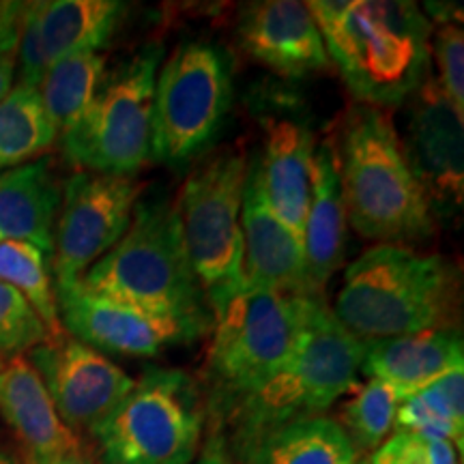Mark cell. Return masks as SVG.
Returning <instances> with one entry per match:
<instances>
[{"label":"cell","mask_w":464,"mask_h":464,"mask_svg":"<svg viewBox=\"0 0 464 464\" xmlns=\"http://www.w3.org/2000/svg\"><path fill=\"white\" fill-rule=\"evenodd\" d=\"M15 52H9V54L0 56V102L9 95L11 89H14L15 80Z\"/></svg>","instance_id":"cell-35"},{"label":"cell","mask_w":464,"mask_h":464,"mask_svg":"<svg viewBox=\"0 0 464 464\" xmlns=\"http://www.w3.org/2000/svg\"><path fill=\"white\" fill-rule=\"evenodd\" d=\"M307 299L243 282L239 293L213 312L205 404L218 426L286 362L304 329Z\"/></svg>","instance_id":"cell-5"},{"label":"cell","mask_w":464,"mask_h":464,"mask_svg":"<svg viewBox=\"0 0 464 464\" xmlns=\"http://www.w3.org/2000/svg\"><path fill=\"white\" fill-rule=\"evenodd\" d=\"M52 334L15 288L0 282V355H24Z\"/></svg>","instance_id":"cell-30"},{"label":"cell","mask_w":464,"mask_h":464,"mask_svg":"<svg viewBox=\"0 0 464 464\" xmlns=\"http://www.w3.org/2000/svg\"><path fill=\"white\" fill-rule=\"evenodd\" d=\"M80 284L161 314H211L185 254L177 202L164 196L138 200L130 228Z\"/></svg>","instance_id":"cell-6"},{"label":"cell","mask_w":464,"mask_h":464,"mask_svg":"<svg viewBox=\"0 0 464 464\" xmlns=\"http://www.w3.org/2000/svg\"><path fill=\"white\" fill-rule=\"evenodd\" d=\"M58 417L75 437H91L131 392L130 374L103 353L63 332L26 353Z\"/></svg>","instance_id":"cell-13"},{"label":"cell","mask_w":464,"mask_h":464,"mask_svg":"<svg viewBox=\"0 0 464 464\" xmlns=\"http://www.w3.org/2000/svg\"><path fill=\"white\" fill-rule=\"evenodd\" d=\"M164 54V44L149 42L103 75L82 119L61 136L69 164L114 177H133L147 164L155 80Z\"/></svg>","instance_id":"cell-9"},{"label":"cell","mask_w":464,"mask_h":464,"mask_svg":"<svg viewBox=\"0 0 464 464\" xmlns=\"http://www.w3.org/2000/svg\"><path fill=\"white\" fill-rule=\"evenodd\" d=\"M460 288V269L445 256L376 243L346 269L334 314L362 342L450 329Z\"/></svg>","instance_id":"cell-2"},{"label":"cell","mask_w":464,"mask_h":464,"mask_svg":"<svg viewBox=\"0 0 464 464\" xmlns=\"http://www.w3.org/2000/svg\"><path fill=\"white\" fill-rule=\"evenodd\" d=\"M456 368H464L458 327L363 342L362 372L392 387L400 402Z\"/></svg>","instance_id":"cell-20"},{"label":"cell","mask_w":464,"mask_h":464,"mask_svg":"<svg viewBox=\"0 0 464 464\" xmlns=\"http://www.w3.org/2000/svg\"><path fill=\"white\" fill-rule=\"evenodd\" d=\"M230 456L237 464H357L359 456L342 430L338 420L329 415L282 423Z\"/></svg>","instance_id":"cell-23"},{"label":"cell","mask_w":464,"mask_h":464,"mask_svg":"<svg viewBox=\"0 0 464 464\" xmlns=\"http://www.w3.org/2000/svg\"><path fill=\"white\" fill-rule=\"evenodd\" d=\"M357 464H365V460H359V462H357Z\"/></svg>","instance_id":"cell-38"},{"label":"cell","mask_w":464,"mask_h":464,"mask_svg":"<svg viewBox=\"0 0 464 464\" xmlns=\"http://www.w3.org/2000/svg\"><path fill=\"white\" fill-rule=\"evenodd\" d=\"M207 423L205 392L174 368H147L91 434L97 464H191Z\"/></svg>","instance_id":"cell-7"},{"label":"cell","mask_w":464,"mask_h":464,"mask_svg":"<svg viewBox=\"0 0 464 464\" xmlns=\"http://www.w3.org/2000/svg\"><path fill=\"white\" fill-rule=\"evenodd\" d=\"M56 140L39 91L15 84L0 102V172L42 160Z\"/></svg>","instance_id":"cell-25"},{"label":"cell","mask_w":464,"mask_h":464,"mask_svg":"<svg viewBox=\"0 0 464 464\" xmlns=\"http://www.w3.org/2000/svg\"><path fill=\"white\" fill-rule=\"evenodd\" d=\"M63 332L100 353L123 357H160L172 346H188L211 334L213 316L150 312L91 293L82 284L56 286Z\"/></svg>","instance_id":"cell-12"},{"label":"cell","mask_w":464,"mask_h":464,"mask_svg":"<svg viewBox=\"0 0 464 464\" xmlns=\"http://www.w3.org/2000/svg\"><path fill=\"white\" fill-rule=\"evenodd\" d=\"M142 189L133 177L82 170L63 185L52 237L54 288L82 280L86 271L121 241Z\"/></svg>","instance_id":"cell-11"},{"label":"cell","mask_w":464,"mask_h":464,"mask_svg":"<svg viewBox=\"0 0 464 464\" xmlns=\"http://www.w3.org/2000/svg\"><path fill=\"white\" fill-rule=\"evenodd\" d=\"M0 368H3V359H0Z\"/></svg>","instance_id":"cell-39"},{"label":"cell","mask_w":464,"mask_h":464,"mask_svg":"<svg viewBox=\"0 0 464 464\" xmlns=\"http://www.w3.org/2000/svg\"><path fill=\"white\" fill-rule=\"evenodd\" d=\"M0 464H24V462H22L15 454H11V451H0Z\"/></svg>","instance_id":"cell-37"},{"label":"cell","mask_w":464,"mask_h":464,"mask_svg":"<svg viewBox=\"0 0 464 464\" xmlns=\"http://www.w3.org/2000/svg\"><path fill=\"white\" fill-rule=\"evenodd\" d=\"M363 342L342 327L324 299H307L297 344L271 379L252 392L222 426L228 451L282 423L327 415L335 402L359 387Z\"/></svg>","instance_id":"cell-3"},{"label":"cell","mask_w":464,"mask_h":464,"mask_svg":"<svg viewBox=\"0 0 464 464\" xmlns=\"http://www.w3.org/2000/svg\"><path fill=\"white\" fill-rule=\"evenodd\" d=\"M50 464H97V460H95V454H92L91 445H86L84 440H80L75 448L65 451V454H61Z\"/></svg>","instance_id":"cell-36"},{"label":"cell","mask_w":464,"mask_h":464,"mask_svg":"<svg viewBox=\"0 0 464 464\" xmlns=\"http://www.w3.org/2000/svg\"><path fill=\"white\" fill-rule=\"evenodd\" d=\"M241 48L254 61L288 80L332 67L323 34L305 3L260 0L241 9L237 22Z\"/></svg>","instance_id":"cell-15"},{"label":"cell","mask_w":464,"mask_h":464,"mask_svg":"<svg viewBox=\"0 0 464 464\" xmlns=\"http://www.w3.org/2000/svg\"><path fill=\"white\" fill-rule=\"evenodd\" d=\"M0 282L15 288L37 312L52 335L63 334L50 256L26 241L0 243Z\"/></svg>","instance_id":"cell-27"},{"label":"cell","mask_w":464,"mask_h":464,"mask_svg":"<svg viewBox=\"0 0 464 464\" xmlns=\"http://www.w3.org/2000/svg\"><path fill=\"white\" fill-rule=\"evenodd\" d=\"M247 164L241 150L211 155L189 172L177 202L185 254L211 316L246 282L241 205Z\"/></svg>","instance_id":"cell-8"},{"label":"cell","mask_w":464,"mask_h":464,"mask_svg":"<svg viewBox=\"0 0 464 464\" xmlns=\"http://www.w3.org/2000/svg\"><path fill=\"white\" fill-rule=\"evenodd\" d=\"M39 39L45 58L102 52L123 24L130 5L119 0H34Z\"/></svg>","instance_id":"cell-22"},{"label":"cell","mask_w":464,"mask_h":464,"mask_svg":"<svg viewBox=\"0 0 464 464\" xmlns=\"http://www.w3.org/2000/svg\"><path fill=\"white\" fill-rule=\"evenodd\" d=\"M305 7L323 34L329 61L362 106H398L430 78L432 24L420 5L314 0Z\"/></svg>","instance_id":"cell-1"},{"label":"cell","mask_w":464,"mask_h":464,"mask_svg":"<svg viewBox=\"0 0 464 464\" xmlns=\"http://www.w3.org/2000/svg\"><path fill=\"white\" fill-rule=\"evenodd\" d=\"M191 464H237V462L235 458L230 456L228 448H226L222 432L208 430L205 448L200 450V454L196 456V460Z\"/></svg>","instance_id":"cell-34"},{"label":"cell","mask_w":464,"mask_h":464,"mask_svg":"<svg viewBox=\"0 0 464 464\" xmlns=\"http://www.w3.org/2000/svg\"><path fill=\"white\" fill-rule=\"evenodd\" d=\"M263 155H254L265 198L274 213L304 241L310 205L312 160L316 138L304 121L290 116H266Z\"/></svg>","instance_id":"cell-18"},{"label":"cell","mask_w":464,"mask_h":464,"mask_svg":"<svg viewBox=\"0 0 464 464\" xmlns=\"http://www.w3.org/2000/svg\"><path fill=\"white\" fill-rule=\"evenodd\" d=\"M346 208L342 198L338 144L316 142L312 160L310 205L304 228L305 297L323 299L324 288L344 260Z\"/></svg>","instance_id":"cell-17"},{"label":"cell","mask_w":464,"mask_h":464,"mask_svg":"<svg viewBox=\"0 0 464 464\" xmlns=\"http://www.w3.org/2000/svg\"><path fill=\"white\" fill-rule=\"evenodd\" d=\"M439 11L437 33L430 39V54H434L439 67V86L445 92L458 114L464 116V33H462V11L451 5L445 9L443 5H432Z\"/></svg>","instance_id":"cell-29"},{"label":"cell","mask_w":464,"mask_h":464,"mask_svg":"<svg viewBox=\"0 0 464 464\" xmlns=\"http://www.w3.org/2000/svg\"><path fill=\"white\" fill-rule=\"evenodd\" d=\"M365 464H460V454L448 440L393 430Z\"/></svg>","instance_id":"cell-31"},{"label":"cell","mask_w":464,"mask_h":464,"mask_svg":"<svg viewBox=\"0 0 464 464\" xmlns=\"http://www.w3.org/2000/svg\"><path fill=\"white\" fill-rule=\"evenodd\" d=\"M232 103L228 52L208 42H185L161 63L150 116V160L179 168L218 140Z\"/></svg>","instance_id":"cell-10"},{"label":"cell","mask_w":464,"mask_h":464,"mask_svg":"<svg viewBox=\"0 0 464 464\" xmlns=\"http://www.w3.org/2000/svg\"><path fill=\"white\" fill-rule=\"evenodd\" d=\"M61 196L63 185L48 158L0 172V243H33L52 260Z\"/></svg>","instance_id":"cell-21"},{"label":"cell","mask_w":464,"mask_h":464,"mask_svg":"<svg viewBox=\"0 0 464 464\" xmlns=\"http://www.w3.org/2000/svg\"><path fill=\"white\" fill-rule=\"evenodd\" d=\"M241 232L246 247V284L288 297H305L304 241L276 216L265 198L256 158H249L241 205Z\"/></svg>","instance_id":"cell-16"},{"label":"cell","mask_w":464,"mask_h":464,"mask_svg":"<svg viewBox=\"0 0 464 464\" xmlns=\"http://www.w3.org/2000/svg\"><path fill=\"white\" fill-rule=\"evenodd\" d=\"M24 3H0V56L17 50Z\"/></svg>","instance_id":"cell-33"},{"label":"cell","mask_w":464,"mask_h":464,"mask_svg":"<svg viewBox=\"0 0 464 464\" xmlns=\"http://www.w3.org/2000/svg\"><path fill=\"white\" fill-rule=\"evenodd\" d=\"M0 417L24 450V464H50L80 443L58 417L42 379L26 355L0 368Z\"/></svg>","instance_id":"cell-19"},{"label":"cell","mask_w":464,"mask_h":464,"mask_svg":"<svg viewBox=\"0 0 464 464\" xmlns=\"http://www.w3.org/2000/svg\"><path fill=\"white\" fill-rule=\"evenodd\" d=\"M15 61L20 65V82L17 84L28 86V89H39L45 73H48L50 63L45 58L42 39H39L37 17H34L33 3H24V11H22Z\"/></svg>","instance_id":"cell-32"},{"label":"cell","mask_w":464,"mask_h":464,"mask_svg":"<svg viewBox=\"0 0 464 464\" xmlns=\"http://www.w3.org/2000/svg\"><path fill=\"white\" fill-rule=\"evenodd\" d=\"M346 222L376 243L423 241L437 228L387 110L353 106L338 147Z\"/></svg>","instance_id":"cell-4"},{"label":"cell","mask_w":464,"mask_h":464,"mask_svg":"<svg viewBox=\"0 0 464 464\" xmlns=\"http://www.w3.org/2000/svg\"><path fill=\"white\" fill-rule=\"evenodd\" d=\"M400 400L385 382L368 379L357 387L355 396L346 400L340 411L338 423L355 448L357 456L372 454L379 445L390 437L396 421Z\"/></svg>","instance_id":"cell-28"},{"label":"cell","mask_w":464,"mask_h":464,"mask_svg":"<svg viewBox=\"0 0 464 464\" xmlns=\"http://www.w3.org/2000/svg\"><path fill=\"white\" fill-rule=\"evenodd\" d=\"M402 142L406 161L426 194L434 218L451 219L464 202V131L437 78H428L411 97Z\"/></svg>","instance_id":"cell-14"},{"label":"cell","mask_w":464,"mask_h":464,"mask_svg":"<svg viewBox=\"0 0 464 464\" xmlns=\"http://www.w3.org/2000/svg\"><path fill=\"white\" fill-rule=\"evenodd\" d=\"M106 61L108 58L102 52H84L50 65L37 91L58 138L72 130L89 110L106 75Z\"/></svg>","instance_id":"cell-26"},{"label":"cell","mask_w":464,"mask_h":464,"mask_svg":"<svg viewBox=\"0 0 464 464\" xmlns=\"http://www.w3.org/2000/svg\"><path fill=\"white\" fill-rule=\"evenodd\" d=\"M393 430L415 432L458 448L464 437V368H456L398 404Z\"/></svg>","instance_id":"cell-24"}]
</instances>
